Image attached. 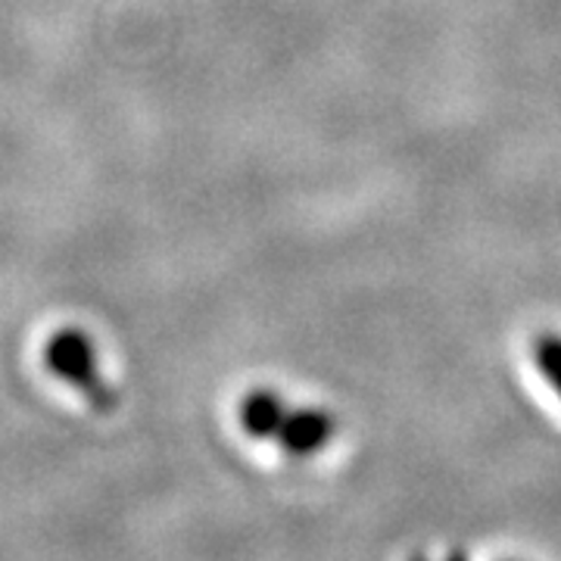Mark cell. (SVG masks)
I'll use <instances>...</instances> for the list:
<instances>
[{"label": "cell", "mask_w": 561, "mask_h": 561, "mask_svg": "<svg viewBox=\"0 0 561 561\" xmlns=\"http://www.w3.org/2000/svg\"><path fill=\"white\" fill-rule=\"evenodd\" d=\"M287 409H290V402L284 400L278 390H268V387L250 390L241 402V427L250 437L272 443Z\"/></svg>", "instance_id": "cell-3"}, {"label": "cell", "mask_w": 561, "mask_h": 561, "mask_svg": "<svg viewBox=\"0 0 561 561\" xmlns=\"http://www.w3.org/2000/svg\"><path fill=\"white\" fill-rule=\"evenodd\" d=\"M540 365L546 371V381L556 387L561 397V341H546L540 346Z\"/></svg>", "instance_id": "cell-4"}, {"label": "cell", "mask_w": 561, "mask_h": 561, "mask_svg": "<svg viewBox=\"0 0 561 561\" xmlns=\"http://www.w3.org/2000/svg\"><path fill=\"white\" fill-rule=\"evenodd\" d=\"M334 437V421L321 409H287L275 440L287 456H316Z\"/></svg>", "instance_id": "cell-2"}, {"label": "cell", "mask_w": 561, "mask_h": 561, "mask_svg": "<svg viewBox=\"0 0 561 561\" xmlns=\"http://www.w3.org/2000/svg\"><path fill=\"white\" fill-rule=\"evenodd\" d=\"M44 362L54 371V378H60L69 387L81 390L91 402H98L103 409H110V390L103 383L101 356H98V343L88 331L81 328H60L47 346H44Z\"/></svg>", "instance_id": "cell-1"}]
</instances>
